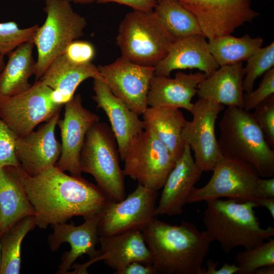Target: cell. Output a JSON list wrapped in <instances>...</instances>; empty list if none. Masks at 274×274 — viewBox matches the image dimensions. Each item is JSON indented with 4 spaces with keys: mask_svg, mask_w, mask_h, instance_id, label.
<instances>
[{
    "mask_svg": "<svg viewBox=\"0 0 274 274\" xmlns=\"http://www.w3.org/2000/svg\"><path fill=\"white\" fill-rule=\"evenodd\" d=\"M23 187L35 211L36 226L66 222L100 213L108 200L101 190L82 177L68 175L55 165L35 176L20 166L6 167Z\"/></svg>",
    "mask_w": 274,
    "mask_h": 274,
    "instance_id": "obj_1",
    "label": "cell"
},
{
    "mask_svg": "<svg viewBox=\"0 0 274 274\" xmlns=\"http://www.w3.org/2000/svg\"><path fill=\"white\" fill-rule=\"evenodd\" d=\"M142 232L157 274H202L212 242L206 230L188 221L173 225L154 217Z\"/></svg>",
    "mask_w": 274,
    "mask_h": 274,
    "instance_id": "obj_2",
    "label": "cell"
},
{
    "mask_svg": "<svg viewBox=\"0 0 274 274\" xmlns=\"http://www.w3.org/2000/svg\"><path fill=\"white\" fill-rule=\"evenodd\" d=\"M206 202L202 220L206 231L226 254L238 247L252 248L274 235L272 226H261L254 211L259 207L257 202L228 198Z\"/></svg>",
    "mask_w": 274,
    "mask_h": 274,
    "instance_id": "obj_3",
    "label": "cell"
},
{
    "mask_svg": "<svg viewBox=\"0 0 274 274\" xmlns=\"http://www.w3.org/2000/svg\"><path fill=\"white\" fill-rule=\"evenodd\" d=\"M222 155L251 167L261 178L274 175V150L254 119L243 108L228 107L218 124Z\"/></svg>",
    "mask_w": 274,
    "mask_h": 274,
    "instance_id": "obj_4",
    "label": "cell"
},
{
    "mask_svg": "<svg viewBox=\"0 0 274 274\" xmlns=\"http://www.w3.org/2000/svg\"><path fill=\"white\" fill-rule=\"evenodd\" d=\"M116 40L122 57L150 67L166 56L175 40L153 10L127 13L119 24Z\"/></svg>",
    "mask_w": 274,
    "mask_h": 274,
    "instance_id": "obj_5",
    "label": "cell"
},
{
    "mask_svg": "<svg viewBox=\"0 0 274 274\" xmlns=\"http://www.w3.org/2000/svg\"><path fill=\"white\" fill-rule=\"evenodd\" d=\"M119 152L111 127L97 121L87 131L81 150L82 173L90 174L108 199L125 197L124 175L119 164Z\"/></svg>",
    "mask_w": 274,
    "mask_h": 274,
    "instance_id": "obj_6",
    "label": "cell"
},
{
    "mask_svg": "<svg viewBox=\"0 0 274 274\" xmlns=\"http://www.w3.org/2000/svg\"><path fill=\"white\" fill-rule=\"evenodd\" d=\"M46 14L32 41L37 50L34 75L39 80L56 57L63 54L67 46L84 34L85 18L75 12L66 0H45Z\"/></svg>",
    "mask_w": 274,
    "mask_h": 274,
    "instance_id": "obj_7",
    "label": "cell"
},
{
    "mask_svg": "<svg viewBox=\"0 0 274 274\" xmlns=\"http://www.w3.org/2000/svg\"><path fill=\"white\" fill-rule=\"evenodd\" d=\"M122 161L125 176L157 191L162 188L176 160L153 131L145 128L132 141Z\"/></svg>",
    "mask_w": 274,
    "mask_h": 274,
    "instance_id": "obj_8",
    "label": "cell"
},
{
    "mask_svg": "<svg viewBox=\"0 0 274 274\" xmlns=\"http://www.w3.org/2000/svg\"><path fill=\"white\" fill-rule=\"evenodd\" d=\"M52 92L39 80L23 92L0 97V118L18 136L25 135L60 111L63 106L54 101Z\"/></svg>",
    "mask_w": 274,
    "mask_h": 274,
    "instance_id": "obj_9",
    "label": "cell"
},
{
    "mask_svg": "<svg viewBox=\"0 0 274 274\" xmlns=\"http://www.w3.org/2000/svg\"><path fill=\"white\" fill-rule=\"evenodd\" d=\"M212 172L204 186L193 189L188 203L222 197L257 203L260 199L257 190L260 177L247 165L223 156Z\"/></svg>",
    "mask_w": 274,
    "mask_h": 274,
    "instance_id": "obj_10",
    "label": "cell"
},
{
    "mask_svg": "<svg viewBox=\"0 0 274 274\" xmlns=\"http://www.w3.org/2000/svg\"><path fill=\"white\" fill-rule=\"evenodd\" d=\"M157 191L138 183L119 201L107 200L101 211L97 232L106 236L130 230H142L155 217Z\"/></svg>",
    "mask_w": 274,
    "mask_h": 274,
    "instance_id": "obj_11",
    "label": "cell"
},
{
    "mask_svg": "<svg viewBox=\"0 0 274 274\" xmlns=\"http://www.w3.org/2000/svg\"><path fill=\"white\" fill-rule=\"evenodd\" d=\"M195 17L209 40L231 35L259 15L251 0H178Z\"/></svg>",
    "mask_w": 274,
    "mask_h": 274,
    "instance_id": "obj_12",
    "label": "cell"
},
{
    "mask_svg": "<svg viewBox=\"0 0 274 274\" xmlns=\"http://www.w3.org/2000/svg\"><path fill=\"white\" fill-rule=\"evenodd\" d=\"M224 105L198 98L190 113L192 121L186 120L182 131L184 141L194 152V161L202 172L213 171L223 157L215 133V124Z\"/></svg>",
    "mask_w": 274,
    "mask_h": 274,
    "instance_id": "obj_13",
    "label": "cell"
},
{
    "mask_svg": "<svg viewBox=\"0 0 274 274\" xmlns=\"http://www.w3.org/2000/svg\"><path fill=\"white\" fill-rule=\"evenodd\" d=\"M98 68L111 92L131 110L142 115L148 106V92L155 67L140 65L121 56Z\"/></svg>",
    "mask_w": 274,
    "mask_h": 274,
    "instance_id": "obj_14",
    "label": "cell"
},
{
    "mask_svg": "<svg viewBox=\"0 0 274 274\" xmlns=\"http://www.w3.org/2000/svg\"><path fill=\"white\" fill-rule=\"evenodd\" d=\"M100 117L85 108L80 94L64 104V117L57 125L60 130L61 152L55 166L68 172L72 176L81 177L80 158L85 136Z\"/></svg>",
    "mask_w": 274,
    "mask_h": 274,
    "instance_id": "obj_15",
    "label": "cell"
},
{
    "mask_svg": "<svg viewBox=\"0 0 274 274\" xmlns=\"http://www.w3.org/2000/svg\"><path fill=\"white\" fill-rule=\"evenodd\" d=\"M100 249L92 261L83 264H74L71 274L88 273L87 268L98 261L104 263L117 274L130 263L139 262L152 265L150 251L140 230H130L106 236H99Z\"/></svg>",
    "mask_w": 274,
    "mask_h": 274,
    "instance_id": "obj_16",
    "label": "cell"
},
{
    "mask_svg": "<svg viewBox=\"0 0 274 274\" xmlns=\"http://www.w3.org/2000/svg\"><path fill=\"white\" fill-rule=\"evenodd\" d=\"M60 112L37 130L17 138L16 154L20 167L28 175L35 176L55 166L58 160L61 145L56 139L55 128Z\"/></svg>",
    "mask_w": 274,
    "mask_h": 274,
    "instance_id": "obj_17",
    "label": "cell"
},
{
    "mask_svg": "<svg viewBox=\"0 0 274 274\" xmlns=\"http://www.w3.org/2000/svg\"><path fill=\"white\" fill-rule=\"evenodd\" d=\"M99 213L84 217V222L79 226L66 222L52 225L53 232L48 238L50 249L57 251L64 243L71 246L70 250L62 255L57 273L67 274L77 258L84 254L89 256L88 262L98 255L95 246L99 239Z\"/></svg>",
    "mask_w": 274,
    "mask_h": 274,
    "instance_id": "obj_18",
    "label": "cell"
},
{
    "mask_svg": "<svg viewBox=\"0 0 274 274\" xmlns=\"http://www.w3.org/2000/svg\"><path fill=\"white\" fill-rule=\"evenodd\" d=\"M93 84L92 99L109 119L122 160L132 141L144 130V123L139 115L111 92L104 80L94 78Z\"/></svg>",
    "mask_w": 274,
    "mask_h": 274,
    "instance_id": "obj_19",
    "label": "cell"
},
{
    "mask_svg": "<svg viewBox=\"0 0 274 274\" xmlns=\"http://www.w3.org/2000/svg\"><path fill=\"white\" fill-rule=\"evenodd\" d=\"M202 173L195 163L189 145L185 142L183 154L176 161L162 187L155 216L181 214Z\"/></svg>",
    "mask_w": 274,
    "mask_h": 274,
    "instance_id": "obj_20",
    "label": "cell"
},
{
    "mask_svg": "<svg viewBox=\"0 0 274 274\" xmlns=\"http://www.w3.org/2000/svg\"><path fill=\"white\" fill-rule=\"evenodd\" d=\"M202 34L176 40L166 56L154 67V75L169 77L177 70L197 69L207 77L219 68L208 49V42Z\"/></svg>",
    "mask_w": 274,
    "mask_h": 274,
    "instance_id": "obj_21",
    "label": "cell"
},
{
    "mask_svg": "<svg viewBox=\"0 0 274 274\" xmlns=\"http://www.w3.org/2000/svg\"><path fill=\"white\" fill-rule=\"evenodd\" d=\"M207 77L201 72L186 74L177 72L173 78L154 75L149 86L147 105L149 107L182 108L189 112L193 97L199 84Z\"/></svg>",
    "mask_w": 274,
    "mask_h": 274,
    "instance_id": "obj_22",
    "label": "cell"
},
{
    "mask_svg": "<svg viewBox=\"0 0 274 274\" xmlns=\"http://www.w3.org/2000/svg\"><path fill=\"white\" fill-rule=\"evenodd\" d=\"M90 78L104 80L98 66L92 62L75 64L62 54L51 62L39 80L53 90L54 101L63 106L73 97L79 85Z\"/></svg>",
    "mask_w": 274,
    "mask_h": 274,
    "instance_id": "obj_23",
    "label": "cell"
},
{
    "mask_svg": "<svg viewBox=\"0 0 274 274\" xmlns=\"http://www.w3.org/2000/svg\"><path fill=\"white\" fill-rule=\"evenodd\" d=\"M244 77L242 62L219 66L198 85V98L243 109Z\"/></svg>",
    "mask_w": 274,
    "mask_h": 274,
    "instance_id": "obj_24",
    "label": "cell"
},
{
    "mask_svg": "<svg viewBox=\"0 0 274 274\" xmlns=\"http://www.w3.org/2000/svg\"><path fill=\"white\" fill-rule=\"evenodd\" d=\"M142 115L145 128L153 131L177 161L185 145L182 131L186 120L180 109L149 107Z\"/></svg>",
    "mask_w": 274,
    "mask_h": 274,
    "instance_id": "obj_25",
    "label": "cell"
},
{
    "mask_svg": "<svg viewBox=\"0 0 274 274\" xmlns=\"http://www.w3.org/2000/svg\"><path fill=\"white\" fill-rule=\"evenodd\" d=\"M34 46L32 40L25 42L8 55L7 62L0 74V97L20 93L31 86L28 80L35 72Z\"/></svg>",
    "mask_w": 274,
    "mask_h": 274,
    "instance_id": "obj_26",
    "label": "cell"
},
{
    "mask_svg": "<svg viewBox=\"0 0 274 274\" xmlns=\"http://www.w3.org/2000/svg\"><path fill=\"white\" fill-rule=\"evenodd\" d=\"M35 211L23 187L7 167L0 168V235Z\"/></svg>",
    "mask_w": 274,
    "mask_h": 274,
    "instance_id": "obj_27",
    "label": "cell"
},
{
    "mask_svg": "<svg viewBox=\"0 0 274 274\" xmlns=\"http://www.w3.org/2000/svg\"><path fill=\"white\" fill-rule=\"evenodd\" d=\"M263 39L246 34L241 37L231 35L209 40L208 49L219 66L247 60L262 46Z\"/></svg>",
    "mask_w": 274,
    "mask_h": 274,
    "instance_id": "obj_28",
    "label": "cell"
},
{
    "mask_svg": "<svg viewBox=\"0 0 274 274\" xmlns=\"http://www.w3.org/2000/svg\"><path fill=\"white\" fill-rule=\"evenodd\" d=\"M36 226L35 216H28L18 221L1 234L0 274L20 273L21 244L24 237Z\"/></svg>",
    "mask_w": 274,
    "mask_h": 274,
    "instance_id": "obj_29",
    "label": "cell"
},
{
    "mask_svg": "<svg viewBox=\"0 0 274 274\" xmlns=\"http://www.w3.org/2000/svg\"><path fill=\"white\" fill-rule=\"evenodd\" d=\"M153 11L175 40L202 34L194 15L178 0H156Z\"/></svg>",
    "mask_w": 274,
    "mask_h": 274,
    "instance_id": "obj_30",
    "label": "cell"
},
{
    "mask_svg": "<svg viewBox=\"0 0 274 274\" xmlns=\"http://www.w3.org/2000/svg\"><path fill=\"white\" fill-rule=\"evenodd\" d=\"M235 260L241 269L237 274H252L260 267L274 265V239L245 249L236 255Z\"/></svg>",
    "mask_w": 274,
    "mask_h": 274,
    "instance_id": "obj_31",
    "label": "cell"
},
{
    "mask_svg": "<svg viewBox=\"0 0 274 274\" xmlns=\"http://www.w3.org/2000/svg\"><path fill=\"white\" fill-rule=\"evenodd\" d=\"M244 68L243 88L245 92L253 90L256 80L274 66V42L261 47L247 60Z\"/></svg>",
    "mask_w": 274,
    "mask_h": 274,
    "instance_id": "obj_32",
    "label": "cell"
},
{
    "mask_svg": "<svg viewBox=\"0 0 274 274\" xmlns=\"http://www.w3.org/2000/svg\"><path fill=\"white\" fill-rule=\"evenodd\" d=\"M39 26L21 28L15 21L0 23V54L8 55L22 43L32 40Z\"/></svg>",
    "mask_w": 274,
    "mask_h": 274,
    "instance_id": "obj_33",
    "label": "cell"
},
{
    "mask_svg": "<svg viewBox=\"0 0 274 274\" xmlns=\"http://www.w3.org/2000/svg\"><path fill=\"white\" fill-rule=\"evenodd\" d=\"M253 116L269 145L274 149V94L257 106Z\"/></svg>",
    "mask_w": 274,
    "mask_h": 274,
    "instance_id": "obj_34",
    "label": "cell"
},
{
    "mask_svg": "<svg viewBox=\"0 0 274 274\" xmlns=\"http://www.w3.org/2000/svg\"><path fill=\"white\" fill-rule=\"evenodd\" d=\"M18 136L0 118V168L20 166L15 151Z\"/></svg>",
    "mask_w": 274,
    "mask_h": 274,
    "instance_id": "obj_35",
    "label": "cell"
},
{
    "mask_svg": "<svg viewBox=\"0 0 274 274\" xmlns=\"http://www.w3.org/2000/svg\"><path fill=\"white\" fill-rule=\"evenodd\" d=\"M274 94V67L266 72L255 90L244 93L243 109L249 112L260 103Z\"/></svg>",
    "mask_w": 274,
    "mask_h": 274,
    "instance_id": "obj_36",
    "label": "cell"
},
{
    "mask_svg": "<svg viewBox=\"0 0 274 274\" xmlns=\"http://www.w3.org/2000/svg\"><path fill=\"white\" fill-rule=\"evenodd\" d=\"M63 54L75 64H86L92 62L95 50L91 43L76 40L67 46Z\"/></svg>",
    "mask_w": 274,
    "mask_h": 274,
    "instance_id": "obj_37",
    "label": "cell"
},
{
    "mask_svg": "<svg viewBox=\"0 0 274 274\" xmlns=\"http://www.w3.org/2000/svg\"><path fill=\"white\" fill-rule=\"evenodd\" d=\"M95 2L98 4L116 3L140 11H153L156 4V0H95Z\"/></svg>",
    "mask_w": 274,
    "mask_h": 274,
    "instance_id": "obj_38",
    "label": "cell"
},
{
    "mask_svg": "<svg viewBox=\"0 0 274 274\" xmlns=\"http://www.w3.org/2000/svg\"><path fill=\"white\" fill-rule=\"evenodd\" d=\"M257 190L260 199L274 197L273 177H259L257 181Z\"/></svg>",
    "mask_w": 274,
    "mask_h": 274,
    "instance_id": "obj_39",
    "label": "cell"
},
{
    "mask_svg": "<svg viewBox=\"0 0 274 274\" xmlns=\"http://www.w3.org/2000/svg\"><path fill=\"white\" fill-rule=\"evenodd\" d=\"M117 274H157L152 265H146L139 262H133Z\"/></svg>",
    "mask_w": 274,
    "mask_h": 274,
    "instance_id": "obj_40",
    "label": "cell"
},
{
    "mask_svg": "<svg viewBox=\"0 0 274 274\" xmlns=\"http://www.w3.org/2000/svg\"><path fill=\"white\" fill-rule=\"evenodd\" d=\"M216 268L212 274H237L241 270L236 264H230L227 263L224 264L219 269H217Z\"/></svg>",
    "mask_w": 274,
    "mask_h": 274,
    "instance_id": "obj_41",
    "label": "cell"
},
{
    "mask_svg": "<svg viewBox=\"0 0 274 274\" xmlns=\"http://www.w3.org/2000/svg\"><path fill=\"white\" fill-rule=\"evenodd\" d=\"M259 206L266 208L269 212L272 218L274 219V197L261 198L257 202Z\"/></svg>",
    "mask_w": 274,
    "mask_h": 274,
    "instance_id": "obj_42",
    "label": "cell"
},
{
    "mask_svg": "<svg viewBox=\"0 0 274 274\" xmlns=\"http://www.w3.org/2000/svg\"><path fill=\"white\" fill-rule=\"evenodd\" d=\"M274 265L262 266L255 270L252 274H273Z\"/></svg>",
    "mask_w": 274,
    "mask_h": 274,
    "instance_id": "obj_43",
    "label": "cell"
},
{
    "mask_svg": "<svg viewBox=\"0 0 274 274\" xmlns=\"http://www.w3.org/2000/svg\"><path fill=\"white\" fill-rule=\"evenodd\" d=\"M30 1H35V0H30ZM69 2H74L75 3L80 4H88L95 2V0H66Z\"/></svg>",
    "mask_w": 274,
    "mask_h": 274,
    "instance_id": "obj_44",
    "label": "cell"
},
{
    "mask_svg": "<svg viewBox=\"0 0 274 274\" xmlns=\"http://www.w3.org/2000/svg\"><path fill=\"white\" fill-rule=\"evenodd\" d=\"M6 63L4 61V56L0 54V74L5 67Z\"/></svg>",
    "mask_w": 274,
    "mask_h": 274,
    "instance_id": "obj_45",
    "label": "cell"
},
{
    "mask_svg": "<svg viewBox=\"0 0 274 274\" xmlns=\"http://www.w3.org/2000/svg\"><path fill=\"white\" fill-rule=\"evenodd\" d=\"M1 237V235H0ZM1 245H0V266H1Z\"/></svg>",
    "mask_w": 274,
    "mask_h": 274,
    "instance_id": "obj_46",
    "label": "cell"
}]
</instances>
